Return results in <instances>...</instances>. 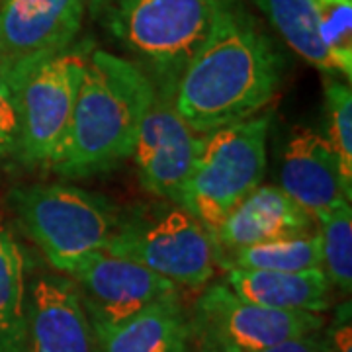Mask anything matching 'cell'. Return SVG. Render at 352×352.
Listing matches in <instances>:
<instances>
[{"label": "cell", "mask_w": 352, "mask_h": 352, "mask_svg": "<svg viewBox=\"0 0 352 352\" xmlns=\"http://www.w3.org/2000/svg\"><path fill=\"white\" fill-rule=\"evenodd\" d=\"M286 57L239 0H223L175 88V106L196 135L264 112L282 88Z\"/></svg>", "instance_id": "6da1fadb"}, {"label": "cell", "mask_w": 352, "mask_h": 352, "mask_svg": "<svg viewBox=\"0 0 352 352\" xmlns=\"http://www.w3.org/2000/svg\"><path fill=\"white\" fill-rule=\"evenodd\" d=\"M155 87L138 65L110 51L90 50L63 147L51 175L87 180L131 159Z\"/></svg>", "instance_id": "7a4b0ae2"}, {"label": "cell", "mask_w": 352, "mask_h": 352, "mask_svg": "<svg viewBox=\"0 0 352 352\" xmlns=\"http://www.w3.org/2000/svg\"><path fill=\"white\" fill-rule=\"evenodd\" d=\"M223 0H92L104 28L149 76L175 96L184 67L206 41Z\"/></svg>", "instance_id": "3957f363"}, {"label": "cell", "mask_w": 352, "mask_h": 352, "mask_svg": "<svg viewBox=\"0 0 352 352\" xmlns=\"http://www.w3.org/2000/svg\"><path fill=\"white\" fill-rule=\"evenodd\" d=\"M104 251L143 264L188 292L212 284L217 270L210 231L184 208L163 200L120 210Z\"/></svg>", "instance_id": "277c9868"}, {"label": "cell", "mask_w": 352, "mask_h": 352, "mask_svg": "<svg viewBox=\"0 0 352 352\" xmlns=\"http://www.w3.org/2000/svg\"><path fill=\"white\" fill-rule=\"evenodd\" d=\"M6 204L53 270L87 252L104 251L120 215L104 194L69 184H20L8 192Z\"/></svg>", "instance_id": "5b68a950"}, {"label": "cell", "mask_w": 352, "mask_h": 352, "mask_svg": "<svg viewBox=\"0 0 352 352\" xmlns=\"http://www.w3.org/2000/svg\"><path fill=\"white\" fill-rule=\"evenodd\" d=\"M272 110L200 138L180 208L212 231L245 196L263 184Z\"/></svg>", "instance_id": "8992f818"}, {"label": "cell", "mask_w": 352, "mask_h": 352, "mask_svg": "<svg viewBox=\"0 0 352 352\" xmlns=\"http://www.w3.org/2000/svg\"><path fill=\"white\" fill-rule=\"evenodd\" d=\"M88 47L73 45L38 67L16 88L20 143L18 168L47 173L69 131Z\"/></svg>", "instance_id": "52a82bcc"}, {"label": "cell", "mask_w": 352, "mask_h": 352, "mask_svg": "<svg viewBox=\"0 0 352 352\" xmlns=\"http://www.w3.org/2000/svg\"><path fill=\"white\" fill-rule=\"evenodd\" d=\"M90 0H0V78L10 92L75 45Z\"/></svg>", "instance_id": "ba28073f"}, {"label": "cell", "mask_w": 352, "mask_h": 352, "mask_svg": "<svg viewBox=\"0 0 352 352\" xmlns=\"http://www.w3.org/2000/svg\"><path fill=\"white\" fill-rule=\"evenodd\" d=\"M55 272L76 284L92 331L118 327L153 302L182 292L143 264L106 251L76 256L59 264Z\"/></svg>", "instance_id": "9c48e42d"}, {"label": "cell", "mask_w": 352, "mask_h": 352, "mask_svg": "<svg viewBox=\"0 0 352 352\" xmlns=\"http://www.w3.org/2000/svg\"><path fill=\"white\" fill-rule=\"evenodd\" d=\"M198 149L200 135H196L178 113L173 96L155 90L141 120L131 155L139 186L157 200L180 206Z\"/></svg>", "instance_id": "30bf717a"}, {"label": "cell", "mask_w": 352, "mask_h": 352, "mask_svg": "<svg viewBox=\"0 0 352 352\" xmlns=\"http://www.w3.org/2000/svg\"><path fill=\"white\" fill-rule=\"evenodd\" d=\"M192 311L212 323L241 352L264 351L327 325V317L321 314L272 309L247 302L223 282H212L201 289Z\"/></svg>", "instance_id": "8fae6325"}, {"label": "cell", "mask_w": 352, "mask_h": 352, "mask_svg": "<svg viewBox=\"0 0 352 352\" xmlns=\"http://www.w3.org/2000/svg\"><path fill=\"white\" fill-rule=\"evenodd\" d=\"M25 352H94L76 284L53 268L25 266Z\"/></svg>", "instance_id": "7c38bea8"}, {"label": "cell", "mask_w": 352, "mask_h": 352, "mask_svg": "<svg viewBox=\"0 0 352 352\" xmlns=\"http://www.w3.org/2000/svg\"><path fill=\"white\" fill-rule=\"evenodd\" d=\"M317 231V221L280 186L261 184L210 231L217 263L245 247L264 241L307 235Z\"/></svg>", "instance_id": "4fadbf2b"}, {"label": "cell", "mask_w": 352, "mask_h": 352, "mask_svg": "<svg viewBox=\"0 0 352 352\" xmlns=\"http://www.w3.org/2000/svg\"><path fill=\"white\" fill-rule=\"evenodd\" d=\"M280 188L314 217L351 204L337 155L311 127L292 129L280 161Z\"/></svg>", "instance_id": "5bb4252c"}, {"label": "cell", "mask_w": 352, "mask_h": 352, "mask_svg": "<svg viewBox=\"0 0 352 352\" xmlns=\"http://www.w3.org/2000/svg\"><path fill=\"white\" fill-rule=\"evenodd\" d=\"M94 352H194L192 314L182 292L161 298L126 323L92 331Z\"/></svg>", "instance_id": "9a60e30c"}, {"label": "cell", "mask_w": 352, "mask_h": 352, "mask_svg": "<svg viewBox=\"0 0 352 352\" xmlns=\"http://www.w3.org/2000/svg\"><path fill=\"white\" fill-rule=\"evenodd\" d=\"M221 282L243 300L272 309L323 315L333 305V286L323 268L302 272L231 268Z\"/></svg>", "instance_id": "2e32d148"}, {"label": "cell", "mask_w": 352, "mask_h": 352, "mask_svg": "<svg viewBox=\"0 0 352 352\" xmlns=\"http://www.w3.org/2000/svg\"><path fill=\"white\" fill-rule=\"evenodd\" d=\"M256 8L272 24L289 50L323 75H337V69L321 38L319 22L309 0H254Z\"/></svg>", "instance_id": "e0dca14e"}, {"label": "cell", "mask_w": 352, "mask_h": 352, "mask_svg": "<svg viewBox=\"0 0 352 352\" xmlns=\"http://www.w3.org/2000/svg\"><path fill=\"white\" fill-rule=\"evenodd\" d=\"M0 352H25V258L0 217Z\"/></svg>", "instance_id": "ac0fdd59"}, {"label": "cell", "mask_w": 352, "mask_h": 352, "mask_svg": "<svg viewBox=\"0 0 352 352\" xmlns=\"http://www.w3.org/2000/svg\"><path fill=\"white\" fill-rule=\"evenodd\" d=\"M217 268L223 272L231 268L241 270H276V272H302L323 268V251L319 231L307 235L282 237L245 247L223 256Z\"/></svg>", "instance_id": "d6986e66"}, {"label": "cell", "mask_w": 352, "mask_h": 352, "mask_svg": "<svg viewBox=\"0 0 352 352\" xmlns=\"http://www.w3.org/2000/svg\"><path fill=\"white\" fill-rule=\"evenodd\" d=\"M317 231L321 237L323 270L333 289L351 296L352 289V208L342 204L335 210L317 215Z\"/></svg>", "instance_id": "ffe728a7"}, {"label": "cell", "mask_w": 352, "mask_h": 352, "mask_svg": "<svg viewBox=\"0 0 352 352\" xmlns=\"http://www.w3.org/2000/svg\"><path fill=\"white\" fill-rule=\"evenodd\" d=\"M325 133L331 149L339 159L340 176L352 198V92L351 82L337 75L323 76Z\"/></svg>", "instance_id": "44dd1931"}, {"label": "cell", "mask_w": 352, "mask_h": 352, "mask_svg": "<svg viewBox=\"0 0 352 352\" xmlns=\"http://www.w3.org/2000/svg\"><path fill=\"white\" fill-rule=\"evenodd\" d=\"M321 38L340 76L352 78V0H309Z\"/></svg>", "instance_id": "7402d4cb"}, {"label": "cell", "mask_w": 352, "mask_h": 352, "mask_svg": "<svg viewBox=\"0 0 352 352\" xmlns=\"http://www.w3.org/2000/svg\"><path fill=\"white\" fill-rule=\"evenodd\" d=\"M20 124L16 98L0 78V175L18 168Z\"/></svg>", "instance_id": "603a6c76"}, {"label": "cell", "mask_w": 352, "mask_h": 352, "mask_svg": "<svg viewBox=\"0 0 352 352\" xmlns=\"http://www.w3.org/2000/svg\"><path fill=\"white\" fill-rule=\"evenodd\" d=\"M190 314H192V344H194V352H241L212 323L201 319L200 315H196L192 309H190Z\"/></svg>", "instance_id": "cb8c5ba5"}, {"label": "cell", "mask_w": 352, "mask_h": 352, "mask_svg": "<svg viewBox=\"0 0 352 352\" xmlns=\"http://www.w3.org/2000/svg\"><path fill=\"white\" fill-rule=\"evenodd\" d=\"M352 314L351 300L340 303L333 319L325 325V337L331 352H352Z\"/></svg>", "instance_id": "d4e9b609"}, {"label": "cell", "mask_w": 352, "mask_h": 352, "mask_svg": "<svg viewBox=\"0 0 352 352\" xmlns=\"http://www.w3.org/2000/svg\"><path fill=\"white\" fill-rule=\"evenodd\" d=\"M258 352H331L329 351L327 337H325V331H317V333H309L305 337H298V339L286 340V342H280L276 346H270V349H264Z\"/></svg>", "instance_id": "484cf974"}]
</instances>
